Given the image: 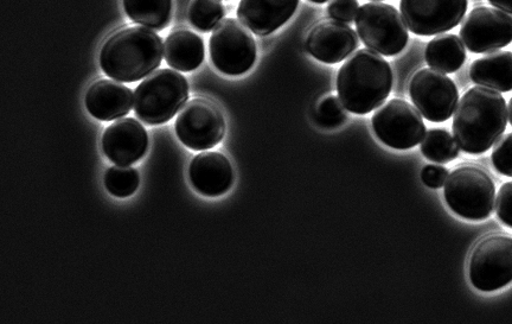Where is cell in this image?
<instances>
[{"label": "cell", "instance_id": "24", "mask_svg": "<svg viewBox=\"0 0 512 324\" xmlns=\"http://www.w3.org/2000/svg\"><path fill=\"white\" fill-rule=\"evenodd\" d=\"M226 15L220 0H192L189 8V21L192 27L209 33L222 22Z\"/></svg>", "mask_w": 512, "mask_h": 324}, {"label": "cell", "instance_id": "10", "mask_svg": "<svg viewBox=\"0 0 512 324\" xmlns=\"http://www.w3.org/2000/svg\"><path fill=\"white\" fill-rule=\"evenodd\" d=\"M409 95L422 117L433 123H444L456 111L459 92L444 73L432 68L415 73L409 84Z\"/></svg>", "mask_w": 512, "mask_h": 324}, {"label": "cell", "instance_id": "2", "mask_svg": "<svg viewBox=\"0 0 512 324\" xmlns=\"http://www.w3.org/2000/svg\"><path fill=\"white\" fill-rule=\"evenodd\" d=\"M393 82L389 63L373 50L361 49L339 69L337 91L349 112L363 116L383 105Z\"/></svg>", "mask_w": 512, "mask_h": 324}, {"label": "cell", "instance_id": "33", "mask_svg": "<svg viewBox=\"0 0 512 324\" xmlns=\"http://www.w3.org/2000/svg\"><path fill=\"white\" fill-rule=\"evenodd\" d=\"M310 2L315 4H324L326 2H329V0H310Z\"/></svg>", "mask_w": 512, "mask_h": 324}, {"label": "cell", "instance_id": "19", "mask_svg": "<svg viewBox=\"0 0 512 324\" xmlns=\"http://www.w3.org/2000/svg\"><path fill=\"white\" fill-rule=\"evenodd\" d=\"M473 84L501 93L512 91V53L492 52L472 63Z\"/></svg>", "mask_w": 512, "mask_h": 324}, {"label": "cell", "instance_id": "16", "mask_svg": "<svg viewBox=\"0 0 512 324\" xmlns=\"http://www.w3.org/2000/svg\"><path fill=\"white\" fill-rule=\"evenodd\" d=\"M299 0H241L238 18L258 36L274 33L296 14Z\"/></svg>", "mask_w": 512, "mask_h": 324}, {"label": "cell", "instance_id": "17", "mask_svg": "<svg viewBox=\"0 0 512 324\" xmlns=\"http://www.w3.org/2000/svg\"><path fill=\"white\" fill-rule=\"evenodd\" d=\"M189 177L198 193L215 198L232 188L234 170L220 152H203L190 163Z\"/></svg>", "mask_w": 512, "mask_h": 324}, {"label": "cell", "instance_id": "31", "mask_svg": "<svg viewBox=\"0 0 512 324\" xmlns=\"http://www.w3.org/2000/svg\"><path fill=\"white\" fill-rule=\"evenodd\" d=\"M494 8L512 15V0H489Z\"/></svg>", "mask_w": 512, "mask_h": 324}, {"label": "cell", "instance_id": "27", "mask_svg": "<svg viewBox=\"0 0 512 324\" xmlns=\"http://www.w3.org/2000/svg\"><path fill=\"white\" fill-rule=\"evenodd\" d=\"M491 160L499 174L512 177V133L499 138Z\"/></svg>", "mask_w": 512, "mask_h": 324}, {"label": "cell", "instance_id": "11", "mask_svg": "<svg viewBox=\"0 0 512 324\" xmlns=\"http://www.w3.org/2000/svg\"><path fill=\"white\" fill-rule=\"evenodd\" d=\"M179 141L195 151H206L222 142L226 120L213 103L194 99L185 104L176 120Z\"/></svg>", "mask_w": 512, "mask_h": 324}, {"label": "cell", "instance_id": "28", "mask_svg": "<svg viewBox=\"0 0 512 324\" xmlns=\"http://www.w3.org/2000/svg\"><path fill=\"white\" fill-rule=\"evenodd\" d=\"M360 10L357 0H331L328 14L334 21L350 24Z\"/></svg>", "mask_w": 512, "mask_h": 324}, {"label": "cell", "instance_id": "29", "mask_svg": "<svg viewBox=\"0 0 512 324\" xmlns=\"http://www.w3.org/2000/svg\"><path fill=\"white\" fill-rule=\"evenodd\" d=\"M496 213L504 225L512 228V181L503 184L498 190Z\"/></svg>", "mask_w": 512, "mask_h": 324}, {"label": "cell", "instance_id": "30", "mask_svg": "<svg viewBox=\"0 0 512 324\" xmlns=\"http://www.w3.org/2000/svg\"><path fill=\"white\" fill-rule=\"evenodd\" d=\"M448 177V170L440 165H427L422 170L421 180L427 187L439 189L445 186Z\"/></svg>", "mask_w": 512, "mask_h": 324}, {"label": "cell", "instance_id": "14", "mask_svg": "<svg viewBox=\"0 0 512 324\" xmlns=\"http://www.w3.org/2000/svg\"><path fill=\"white\" fill-rule=\"evenodd\" d=\"M149 136L145 127L133 118H123L108 126L102 136V150L119 167L137 163L146 154Z\"/></svg>", "mask_w": 512, "mask_h": 324}, {"label": "cell", "instance_id": "9", "mask_svg": "<svg viewBox=\"0 0 512 324\" xmlns=\"http://www.w3.org/2000/svg\"><path fill=\"white\" fill-rule=\"evenodd\" d=\"M371 122L377 138L396 150L412 149L426 135L421 113L405 100L388 101L375 112Z\"/></svg>", "mask_w": 512, "mask_h": 324}, {"label": "cell", "instance_id": "12", "mask_svg": "<svg viewBox=\"0 0 512 324\" xmlns=\"http://www.w3.org/2000/svg\"><path fill=\"white\" fill-rule=\"evenodd\" d=\"M469 0H401L400 11L407 28L419 36L447 33L463 21Z\"/></svg>", "mask_w": 512, "mask_h": 324}, {"label": "cell", "instance_id": "20", "mask_svg": "<svg viewBox=\"0 0 512 324\" xmlns=\"http://www.w3.org/2000/svg\"><path fill=\"white\" fill-rule=\"evenodd\" d=\"M206 55L202 38L189 30H178L166 38V63L179 72H192L202 65Z\"/></svg>", "mask_w": 512, "mask_h": 324}, {"label": "cell", "instance_id": "23", "mask_svg": "<svg viewBox=\"0 0 512 324\" xmlns=\"http://www.w3.org/2000/svg\"><path fill=\"white\" fill-rule=\"evenodd\" d=\"M421 152L431 162L450 163L459 156V146L450 132L441 129L428 131L421 142Z\"/></svg>", "mask_w": 512, "mask_h": 324}, {"label": "cell", "instance_id": "4", "mask_svg": "<svg viewBox=\"0 0 512 324\" xmlns=\"http://www.w3.org/2000/svg\"><path fill=\"white\" fill-rule=\"evenodd\" d=\"M189 99V85L181 73L159 69L134 92V112L147 125L170 122Z\"/></svg>", "mask_w": 512, "mask_h": 324}, {"label": "cell", "instance_id": "1", "mask_svg": "<svg viewBox=\"0 0 512 324\" xmlns=\"http://www.w3.org/2000/svg\"><path fill=\"white\" fill-rule=\"evenodd\" d=\"M508 125V108L497 91L473 87L460 99L453 117V136L469 155L489 151Z\"/></svg>", "mask_w": 512, "mask_h": 324}, {"label": "cell", "instance_id": "25", "mask_svg": "<svg viewBox=\"0 0 512 324\" xmlns=\"http://www.w3.org/2000/svg\"><path fill=\"white\" fill-rule=\"evenodd\" d=\"M140 179L136 169L127 167H113L107 170L105 186L108 192L117 198H128L136 193Z\"/></svg>", "mask_w": 512, "mask_h": 324}, {"label": "cell", "instance_id": "32", "mask_svg": "<svg viewBox=\"0 0 512 324\" xmlns=\"http://www.w3.org/2000/svg\"><path fill=\"white\" fill-rule=\"evenodd\" d=\"M508 118H509L510 125L512 126V98H511L509 106H508Z\"/></svg>", "mask_w": 512, "mask_h": 324}, {"label": "cell", "instance_id": "5", "mask_svg": "<svg viewBox=\"0 0 512 324\" xmlns=\"http://www.w3.org/2000/svg\"><path fill=\"white\" fill-rule=\"evenodd\" d=\"M448 207L463 219L483 221L494 212L496 187L486 171L477 167H459L445 183Z\"/></svg>", "mask_w": 512, "mask_h": 324}, {"label": "cell", "instance_id": "7", "mask_svg": "<svg viewBox=\"0 0 512 324\" xmlns=\"http://www.w3.org/2000/svg\"><path fill=\"white\" fill-rule=\"evenodd\" d=\"M210 57L223 74L239 76L251 71L256 61V43L238 19L228 18L217 25L209 42Z\"/></svg>", "mask_w": 512, "mask_h": 324}, {"label": "cell", "instance_id": "13", "mask_svg": "<svg viewBox=\"0 0 512 324\" xmlns=\"http://www.w3.org/2000/svg\"><path fill=\"white\" fill-rule=\"evenodd\" d=\"M460 38L471 53L496 52L512 42V17L501 10L479 6L464 19Z\"/></svg>", "mask_w": 512, "mask_h": 324}, {"label": "cell", "instance_id": "8", "mask_svg": "<svg viewBox=\"0 0 512 324\" xmlns=\"http://www.w3.org/2000/svg\"><path fill=\"white\" fill-rule=\"evenodd\" d=\"M469 276L480 291L507 287L512 282V238L494 235L480 241L471 254Z\"/></svg>", "mask_w": 512, "mask_h": 324}, {"label": "cell", "instance_id": "18", "mask_svg": "<svg viewBox=\"0 0 512 324\" xmlns=\"http://www.w3.org/2000/svg\"><path fill=\"white\" fill-rule=\"evenodd\" d=\"M85 103L94 118L112 122L130 113L134 105V94L130 88L115 80H100L89 87Z\"/></svg>", "mask_w": 512, "mask_h": 324}, {"label": "cell", "instance_id": "3", "mask_svg": "<svg viewBox=\"0 0 512 324\" xmlns=\"http://www.w3.org/2000/svg\"><path fill=\"white\" fill-rule=\"evenodd\" d=\"M164 57L162 37L144 27L118 31L102 46L100 66L111 79L136 82L160 66Z\"/></svg>", "mask_w": 512, "mask_h": 324}, {"label": "cell", "instance_id": "22", "mask_svg": "<svg viewBox=\"0 0 512 324\" xmlns=\"http://www.w3.org/2000/svg\"><path fill=\"white\" fill-rule=\"evenodd\" d=\"M124 9L134 23L162 31L172 19V0H124Z\"/></svg>", "mask_w": 512, "mask_h": 324}, {"label": "cell", "instance_id": "34", "mask_svg": "<svg viewBox=\"0 0 512 324\" xmlns=\"http://www.w3.org/2000/svg\"><path fill=\"white\" fill-rule=\"evenodd\" d=\"M374 2H381V0H374Z\"/></svg>", "mask_w": 512, "mask_h": 324}, {"label": "cell", "instance_id": "6", "mask_svg": "<svg viewBox=\"0 0 512 324\" xmlns=\"http://www.w3.org/2000/svg\"><path fill=\"white\" fill-rule=\"evenodd\" d=\"M356 29L364 46L383 56H395L406 48L408 28L392 5L369 3L356 16Z\"/></svg>", "mask_w": 512, "mask_h": 324}, {"label": "cell", "instance_id": "15", "mask_svg": "<svg viewBox=\"0 0 512 324\" xmlns=\"http://www.w3.org/2000/svg\"><path fill=\"white\" fill-rule=\"evenodd\" d=\"M358 44L356 31L347 23L328 21L311 30L306 48L316 60L335 65L354 53Z\"/></svg>", "mask_w": 512, "mask_h": 324}, {"label": "cell", "instance_id": "26", "mask_svg": "<svg viewBox=\"0 0 512 324\" xmlns=\"http://www.w3.org/2000/svg\"><path fill=\"white\" fill-rule=\"evenodd\" d=\"M342 101L334 95L324 98L318 106L319 123L326 127H337L347 119Z\"/></svg>", "mask_w": 512, "mask_h": 324}, {"label": "cell", "instance_id": "21", "mask_svg": "<svg viewBox=\"0 0 512 324\" xmlns=\"http://www.w3.org/2000/svg\"><path fill=\"white\" fill-rule=\"evenodd\" d=\"M426 62L435 71L452 74L459 71L466 61V49L457 35H439L428 43Z\"/></svg>", "mask_w": 512, "mask_h": 324}]
</instances>
